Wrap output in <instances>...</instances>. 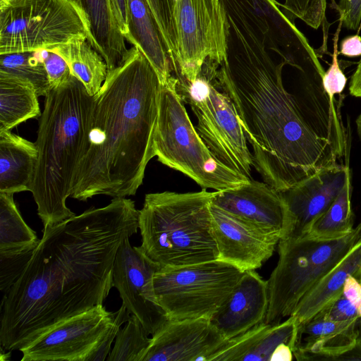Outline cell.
I'll return each mask as SVG.
<instances>
[{
  "label": "cell",
  "instance_id": "obj_12",
  "mask_svg": "<svg viewBox=\"0 0 361 361\" xmlns=\"http://www.w3.org/2000/svg\"><path fill=\"white\" fill-rule=\"evenodd\" d=\"M114 317L102 304L68 318L22 348L21 361H86Z\"/></svg>",
  "mask_w": 361,
  "mask_h": 361
},
{
  "label": "cell",
  "instance_id": "obj_33",
  "mask_svg": "<svg viewBox=\"0 0 361 361\" xmlns=\"http://www.w3.org/2000/svg\"><path fill=\"white\" fill-rule=\"evenodd\" d=\"M130 317V312L125 305L122 303L121 307L114 312L111 325L88 355L86 361L106 360L111 350V344L115 340L121 326L126 323Z\"/></svg>",
  "mask_w": 361,
  "mask_h": 361
},
{
  "label": "cell",
  "instance_id": "obj_35",
  "mask_svg": "<svg viewBox=\"0 0 361 361\" xmlns=\"http://www.w3.org/2000/svg\"><path fill=\"white\" fill-rule=\"evenodd\" d=\"M38 53L47 71L50 90L61 85L73 75L66 61L58 54L46 49Z\"/></svg>",
  "mask_w": 361,
  "mask_h": 361
},
{
  "label": "cell",
  "instance_id": "obj_46",
  "mask_svg": "<svg viewBox=\"0 0 361 361\" xmlns=\"http://www.w3.org/2000/svg\"><path fill=\"white\" fill-rule=\"evenodd\" d=\"M217 1H220V0H216Z\"/></svg>",
  "mask_w": 361,
  "mask_h": 361
},
{
  "label": "cell",
  "instance_id": "obj_24",
  "mask_svg": "<svg viewBox=\"0 0 361 361\" xmlns=\"http://www.w3.org/2000/svg\"><path fill=\"white\" fill-rule=\"evenodd\" d=\"M33 84L23 78L0 72V132L42 114Z\"/></svg>",
  "mask_w": 361,
  "mask_h": 361
},
{
  "label": "cell",
  "instance_id": "obj_18",
  "mask_svg": "<svg viewBox=\"0 0 361 361\" xmlns=\"http://www.w3.org/2000/svg\"><path fill=\"white\" fill-rule=\"evenodd\" d=\"M269 302L267 281L255 270L245 271L210 322L226 340L231 339L264 322Z\"/></svg>",
  "mask_w": 361,
  "mask_h": 361
},
{
  "label": "cell",
  "instance_id": "obj_13",
  "mask_svg": "<svg viewBox=\"0 0 361 361\" xmlns=\"http://www.w3.org/2000/svg\"><path fill=\"white\" fill-rule=\"evenodd\" d=\"M159 268L141 246L131 245L130 237L120 245L114 262V287L130 314L138 318L149 335L168 320L154 290V276Z\"/></svg>",
  "mask_w": 361,
  "mask_h": 361
},
{
  "label": "cell",
  "instance_id": "obj_43",
  "mask_svg": "<svg viewBox=\"0 0 361 361\" xmlns=\"http://www.w3.org/2000/svg\"><path fill=\"white\" fill-rule=\"evenodd\" d=\"M355 123H356V126H357V135L361 141V114L357 118Z\"/></svg>",
  "mask_w": 361,
  "mask_h": 361
},
{
  "label": "cell",
  "instance_id": "obj_37",
  "mask_svg": "<svg viewBox=\"0 0 361 361\" xmlns=\"http://www.w3.org/2000/svg\"><path fill=\"white\" fill-rule=\"evenodd\" d=\"M336 8L346 29L356 30L361 23V0H339Z\"/></svg>",
  "mask_w": 361,
  "mask_h": 361
},
{
  "label": "cell",
  "instance_id": "obj_42",
  "mask_svg": "<svg viewBox=\"0 0 361 361\" xmlns=\"http://www.w3.org/2000/svg\"><path fill=\"white\" fill-rule=\"evenodd\" d=\"M349 92L352 96L361 97V58L350 78Z\"/></svg>",
  "mask_w": 361,
  "mask_h": 361
},
{
  "label": "cell",
  "instance_id": "obj_27",
  "mask_svg": "<svg viewBox=\"0 0 361 361\" xmlns=\"http://www.w3.org/2000/svg\"><path fill=\"white\" fill-rule=\"evenodd\" d=\"M39 240L23 220L13 194L0 192V253L37 247Z\"/></svg>",
  "mask_w": 361,
  "mask_h": 361
},
{
  "label": "cell",
  "instance_id": "obj_28",
  "mask_svg": "<svg viewBox=\"0 0 361 361\" xmlns=\"http://www.w3.org/2000/svg\"><path fill=\"white\" fill-rule=\"evenodd\" d=\"M137 317L131 314L125 326L120 329L107 361H143L151 338Z\"/></svg>",
  "mask_w": 361,
  "mask_h": 361
},
{
  "label": "cell",
  "instance_id": "obj_29",
  "mask_svg": "<svg viewBox=\"0 0 361 361\" xmlns=\"http://www.w3.org/2000/svg\"><path fill=\"white\" fill-rule=\"evenodd\" d=\"M0 72L13 74L30 81L38 96L49 92L47 71L38 51L0 54Z\"/></svg>",
  "mask_w": 361,
  "mask_h": 361
},
{
  "label": "cell",
  "instance_id": "obj_21",
  "mask_svg": "<svg viewBox=\"0 0 361 361\" xmlns=\"http://www.w3.org/2000/svg\"><path fill=\"white\" fill-rule=\"evenodd\" d=\"M131 45L137 46L155 70L161 85L169 82L171 62L158 25L146 0H126Z\"/></svg>",
  "mask_w": 361,
  "mask_h": 361
},
{
  "label": "cell",
  "instance_id": "obj_2",
  "mask_svg": "<svg viewBox=\"0 0 361 361\" xmlns=\"http://www.w3.org/2000/svg\"><path fill=\"white\" fill-rule=\"evenodd\" d=\"M134 201L113 198L42 230L20 278L1 302L0 344L20 350L63 320L103 304L123 240L136 233Z\"/></svg>",
  "mask_w": 361,
  "mask_h": 361
},
{
  "label": "cell",
  "instance_id": "obj_38",
  "mask_svg": "<svg viewBox=\"0 0 361 361\" xmlns=\"http://www.w3.org/2000/svg\"><path fill=\"white\" fill-rule=\"evenodd\" d=\"M343 294L355 307L361 318V283L359 279L353 276L347 277Z\"/></svg>",
  "mask_w": 361,
  "mask_h": 361
},
{
  "label": "cell",
  "instance_id": "obj_15",
  "mask_svg": "<svg viewBox=\"0 0 361 361\" xmlns=\"http://www.w3.org/2000/svg\"><path fill=\"white\" fill-rule=\"evenodd\" d=\"M152 336L143 361H208L227 341L205 318L168 319Z\"/></svg>",
  "mask_w": 361,
  "mask_h": 361
},
{
  "label": "cell",
  "instance_id": "obj_39",
  "mask_svg": "<svg viewBox=\"0 0 361 361\" xmlns=\"http://www.w3.org/2000/svg\"><path fill=\"white\" fill-rule=\"evenodd\" d=\"M116 20L120 30L128 43H131L132 37L129 28L128 12L126 0H112Z\"/></svg>",
  "mask_w": 361,
  "mask_h": 361
},
{
  "label": "cell",
  "instance_id": "obj_4",
  "mask_svg": "<svg viewBox=\"0 0 361 361\" xmlns=\"http://www.w3.org/2000/svg\"><path fill=\"white\" fill-rule=\"evenodd\" d=\"M29 187L44 228L75 215L67 206L87 136L94 96L74 75L45 97Z\"/></svg>",
  "mask_w": 361,
  "mask_h": 361
},
{
  "label": "cell",
  "instance_id": "obj_30",
  "mask_svg": "<svg viewBox=\"0 0 361 361\" xmlns=\"http://www.w3.org/2000/svg\"><path fill=\"white\" fill-rule=\"evenodd\" d=\"M164 38L173 69L177 68L178 44L174 0H146Z\"/></svg>",
  "mask_w": 361,
  "mask_h": 361
},
{
  "label": "cell",
  "instance_id": "obj_19",
  "mask_svg": "<svg viewBox=\"0 0 361 361\" xmlns=\"http://www.w3.org/2000/svg\"><path fill=\"white\" fill-rule=\"evenodd\" d=\"M299 325L293 315L275 324L263 322L227 340L208 361H270L273 352L281 343L289 345L294 351Z\"/></svg>",
  "mask_w": 361,
  "mask_h": 361
},
{
  "label": "cell",
  "instance_id": "obj_11",
  "mask_svg": "<svg viewBox=\"0 0 361 361\" xmlns=\"http://www.w3.org/2000/svg\"><path fill=\"white\" fill-rule=\"evenodd\" d=\"M177 33L176 77L192 82L204 63L226 56V15L216 0H174Z\"/></svg>",
  "mask_w": 361,
  "mask_h": 361
},
{
  "label": "cell",
  "instance_id": "obj_10",
  "mask_svg": "<svg viewBox=\"0 0 361 361\" xmlns=\"http://www.w3.org/2000/svg\"><path fill=\"white\" fill-rule=\"evenodd\" d=\"M243 273L219 259L163 267L154 276V290L168 319H210L229 297Z\"/></svg>",
  "mask_w": 361,
  "mask_h": 361
},
{
  "label": "cell",
  "instance_id": "obj_32",
  "mask_svg": "<svg viewBox=\"0 0 361 361\" xmlns=\"http://www.w3.org/2000/svg\"><path fill=\"white\" fill-rule=\"evenodd\" d=\"M37 247L0 253V289L5 295L21 276Z\"/></svg>",
  "mask_w": 361,
  "mask_h": 361
},
{
  "label": "cell",
  "instance_id": "obj_5",
  "mask_svg": "<svg viewBox=\"0 0 361 361\" xmlns=\"http://www.w3.org/2000/svg\"><path fill=\"white\" fill-rule=\"evenodd\" d=\"M215 192L147 194L139 210L141 247L160 268L217 259L211 204Z\"/></svg>",
  "mask_w": 361,
  "mask_h": 361
},
{
  "label": "cell",
  "instance_id": "obj_41",
  "mask_svg": "<svg viewBox=\"0 0 361 361\" xmlns=\"http://www.w3.org/2000/svg\"><path fill=\"white\" fill-rule=\"evenodd\" d=\"M293 356L290 346L286 343H281L273 352L270 361H291Z\"/></svg>",
  "mask_w": 361,
  "mask_h": 361
},
{
  "label": "cell",
  "instance_id": "obj_9",
  "mask_svg": "<svg viewBox=\"0 0 361 361\" xmlns=\"http://www.w3.org/2000/svg\"><path fill=\"white\" fill-rule=\"evenodd\" d=\"M77 36L92 42L87 17L73 0H0V54L49 50Z\"/></svg>",
  "mask_w": 361,
  "mask_h": 361
},
{
  "label": "cell",
  "instance_id": "obj_6",
  "mask_svg": "<svg viewBox=\"0 0 361 361\" xmlns=\"http://www.w3.org/2000/svg\"><path fill=\"white\" fill-rule=\"evenodd\" d=\"M172 76L161 85L154 151L163 164L192 179L202 189L220 191L248 182L244 174L220 162L193 126Z\"/></svg>",
  "mask_w": 361,
  "mask_h": 361
},
{
  "label": "cell",
  "instance_id": "obj_25",
  "mask_svg": "<svg viewBox=\"0 0 361 361\" xmlns=\"http://www.w3.org/2000/svg\"><path fill=\"white\" fill-rule=\"evenodd\" d=\"M49 51L61 56L71 73L85 86L91 96L101 89L108 74L107 64L86 37L77 36Z\"/></svg>",
  "mask_w": 361,
  "mask_h": 361
},
{
  "label": "cell",
  "instance_id": "obj_44",
  "mask_svg": "<svg viewBox=\"0 0 361 361\" xmlns=\"http://www.w3.org/2000/svg\"><path fill=\"white\" fill-rule=\"evenodd\" d=\"M357 331H358L357 341L361 343V318L360 319L359 322H358Z\"/></svg>",
  "mask_w": 361,
  "mask_h": 361
},
{
  "label": "cell",
  "instance_id": "obj_16",
  "mask_svg": "<svg viewBox=\"0 0 361 361\" xmlns=\"http://www.w3.org/2000/svg\"><path fill=\"white\" fill-rule=\"evenodd\" d=\"M350 175L348 159L345 164L324 168L281 192L290 218L286 238L303 236L335 200Z\"/></svg>",
  "mask_w": 361,
  "mask_h": 361
},
{
  "label": "cell",
  "instance_id": "obj_31",
  "mask_svg": "<svg viewBox=\"0 0 361 361\" xmlns=\"http://www.w3.org/2000/svg\"><path fill=\"white\" fill-rule=\"evenodd\" d=\"M279 6L293 22L298 18L316 30L322 25L324 35L328 32L329 25L326 19V0H285Z\"/></svg>",
  "mask_w": 361,
  "mask_h": 361
},
{
  "label": "cell",
  "instance_id": "obj_22",
  "mask_svg": "<svg viewBox=\"0 0 361 361\" xmlns=\"http://www.w3.org/2000/svg\"><path fill=\"white\" fill-rule=\"evenodd\" d=\"M37 154L35 142L11 130L0 132V192L29 190Z\"/></svg>",
  "mask_w": 361,
  "mask_h": 361
},
{
  "label": "cell",
  "instance_id": "obj_8",
  "mask_svg": "<svg viewBox=\"0 0 361 361\" xmlns=\"http://www.w3.org/2000/svg\"><path fill=\"white\" fill-rule=\"evenodd\" d=\"M219 66L207 59L192 82L176 77V89L195 115V129L214 156L252 179V154L233 102L218 80Z\"/></svg>",
  "mask_w": 361,
  "mask_h": 361
},
{
  "label": "cell",
  "instance_id": "obj_3",
  "mask_svg": "<svg viewBox=\"0 0 361 361\" xmlns=\"http://www.w3.org/2000/svg\"><path fill=\"white\" fill-rule=\"evenodd\" d=\"M159 78L136 45L108 71L94 96L89 128L71 197L135 195L155 157Z\"/></svg>",
  "mask_w": 361,
  "mask_h": 361
},
{
  "label": "cell",
  "instance_id": "obj_26",
  "mask_svg": "<svg viewBox=\"0 0 361 361\" xmlns=\"http://www.w3.org/2000/svg\"><path fill=\"white\" fill-rule=\"evenodd\" d=\"M351 195L350 175L335 200L310 225L303 236L315 240L327 241L340 239L349 235L354 229L355 218Z\"/></svg>",
  "mask_w": 361,
  "mask_h": 361
},
{
  "label": "cell",
  "instance_id": "obj_17",
  "mask_svg": "<svg viewBox=\"0 0 361 361\" xmlns=\"http://www.w3.org/2000/svg\"><path fill=\"white\" fill-rule=\"evenodd\" d=\"M212 226L217 259L242 271L255 270L273 255L279 240L211 204Z\"/></svg>",
  "mask_w": 361,
  "mask_h": 361
},
{
  "label": "cell",
  "instance_id": "obj_23",
  "mask_svg": "<svg viewBox=\"0 0 361 361\" xmlns=\"http://www.w3.org/2000/svg\"><path fill=\"white\" fill-rule=\"evenodd\" d=\"M85 13L92 35L91 44L105 60L109 71L116 67L128 48L116 20L112 0H73Z\"/></svg>",
  "mask_w": 361,
  "mask_h": 361
},
{
  "label": "cell",
  "instance_id": "obj_45",
  "mask_svg": "<svg viewBox=\"0 0 361 361\" xmlns=\"http://www.w3.org/2000/svg\"><path fill=\"white\" fill-rule=\"evenodd\" d=\"M360 283H361V276H360Z\"/></svg>",
  "mask_w": 361,
  "mask_h": 361
},
{
  "label": "cell",
  "instance_id": "obj_14",
  "mask_svg": "<svg viewBox=\"0 0 361 361\" xmlns=\"http://www.w3.org/2000/svg\"><path fill=\"white\" fill-rule=\"evenodd\" d=\"M212 204L279 240L288 234L290 218L282 195L265 182L252 178L216 191Z\"/></svg>",
  "mask_w": 361,
  "mask_h": 361
},
{
  "label": "cell",
  "instance_id": "obj_7",
  "mask_svg": "<svg viewBox=\"0 0 361 361\" xmlns=\"http://www.w3.org/2000/svg\"><path fill=\"white\" fill-rule=\"evenodd\" d=\"M361 238V222L345 237L320 241L306 236L286 238L278 243L279 261L268 283L265 322L278 324L291 316L310 291Z\"/></svg>",
  "mask_w": 361,
  "mask_h": 361
},
{
  "label": "cell",
  "instance_id": "obj_34",
  "mask_svg": "<svg viewBox=\"0 0 361 361\" xmlns=\"http://www.w3.org/2000/svg\"><path fill=\"white\" fill-rule=\"evenodd\" d=\"M342 26L341 21L339 20L338 26L334 37V52L332 55L331 63L323 76V85L327 94L334 99L336 94L343 92L345 89L347 78L340 68L338 56V37Z\"/></svg>",
  "mask_w": 361,
  "mask_h": 361
},
{
  "label": "cell",
  "instance_id": "obj_1",
  "mask_svg": "<svg viewBox=\"0 0 361 361\" xmlns=\"http://www.w3.org/2000/svg\"><path fill=\"white\" fill-rule=\"evenodd\" d=\"M226 15V56L217 78L231 97L253 166L264 182L282 192L349 152L340 103L331 98L323 76L288 90L266 44L264 21L250 0H220Z\"/></svg>",
  "mask_w": 361,
  "mask_h": 361
},
{
  "label": "cell",
  "instance_id": "obj_36",
  "mask_svg": "<svg viewBox=\"0 0 361 361\" xmlns=\"http://www.w3.org/2000/svg\"><path fill=\"white\" fill-rule=\"evenodd\" d=\"M317 314L336 322L349 321L360 318L355 307L343 293Z\"/></svg>",
  "mask_w": 361,
  "mask_h": 361
},
{
  "label": "cell",
  "instance_id": "obj_40",
  "mask_svg": "<svg viewBox=\"0 0 361 361\" xmlns=\"http://www.w3.org/2000/svg\"><path fill=\"white\" fill-rule=\"evenodd\" d=\"M340 54L348 57L361 56V37L358 35L344 38L340 44Z\"/></svg>",
  "mask_w": 361,
  "mask_h": 361
},
{
  "label": "cell",
  "instance_id": "obj_20",
  "mask_svg": "<svg viewBox=\"0 0 361 361\" xmlns=\"http://www.w3.org/2000/svg\"><path fill=\"white\" fill-rule=\"evenodd\" d=\"M361 276V238L299 302L291 315L299 324L313 318L343 293L345 279Z\"/></svg>",
  "mask_w": 361,
  "mask_h": 361
}]
</instances>
